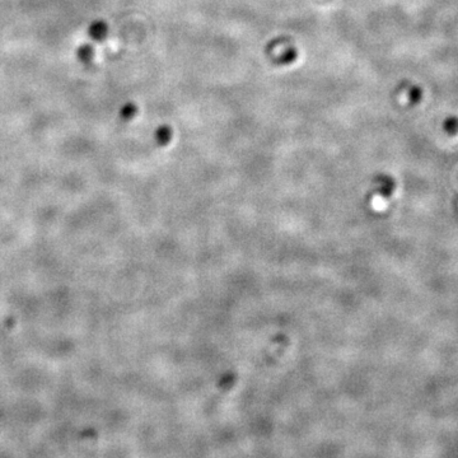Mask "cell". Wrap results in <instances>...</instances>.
<instances>
[{"mask_svg":"<svg viewBox=\"0 0 458 458\" xmlns=\"http://www.w3.org/2000/svg\"><path fill=\"white\" fill-rule=\"evenodd\" d=\"M76 56H78L79 61H82L83 64H90L94 59V47L89 43L79 46L78 51H76Z\"/></svg>","mask_w":458,"mask_h":458,"instance_id":"obj_2","label":"cell"},{"mask_svg":"<svg viewBox=\"0 0 458 458\" xmlns=\"http://www.w3.org/2000/svg\"><path fill=\"white\" fill-rule=\"evenodd\" d=\"M88 34H89L90 38L99 42V41L106 38L107 34H108V24L104 20H94L88 28Z\"/></svg>","mask_w":458,"mask_h":458,"instance_id":"obj_1","label":"cell"},{"mask_svg":"<svg viewBox=\"0 0 458 458\" xmlns=\"http://www.w3.org/2000/svg\"><path fill=\"white\" fill-rule=\"evenodd\" d=\"M171 135H172V132H171V129H169L168 126H160L159 129L157 130V134H155V136H157V140L159 141L160 144H166L167 141L169 140V138H171Z\"/></svg>","mask_w":458,"mask_h":458,"instance_id":"obj_4","label":"cell"},{"mask_svg":"<svg viewBox=\"0 0 458 458\" xmlns=\"http://www.w3.org/2000/svg\"><path fill=\"white\" fill-rule=\"evenodd\" d=\"M136 113H138V106L135 103H132V102H127V103H125L120 108L121 118H124L126 121L135 117Z\"/></svg>","mask_w":458,"mask_h":458,"instance_id":"obj_3","label":"cell"}]
</instances>
